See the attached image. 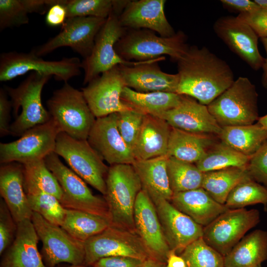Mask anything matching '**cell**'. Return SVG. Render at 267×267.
<instances>
[{
  "instance_id": "50",
  "label": "cell",
  "mask_w": 267,
  "mask_h": 267,
  "mask_svg": "<svg viewBox=\"0 0 267 267\" xmlns=\"http://www.w3.org/2000/svg\"><path fill=\"white\" fill-rule=\"evenodd\" d=\"M221 2L225 7L240 13H250L261 7L254 0H222Z\"/></svg>"
},
{
  "instance_id": "5",
  "label": "cell",
  "mask_w": 267,
  "mask_h": 267,
  "mask_svg": "<svg viewBox=\"0 0 267 267\" xmlns=\"http://www.w3.org/2000/svg\"><path fill=\"white\" fill-rule=\"evenodd\" d=\"M47 110L60 132L87 139L96 118L80 91L67 83L55 90L47 101Z\"/></svg>"
},
{
  "instance_id": "19",
  "label": "cell",
  "mask_w": 267,
  "mask_h": 267,
  "mask_svg": "<svg viewBox=\"0 0 267 267\" xmlns=\"http://www.w3.org/2000/svg\"><path fill=\"white\" fill-rule=\"evenodd\" d=\"M91 146L110 166L133 164L135 159L121 136L116 124V113L96 118L87 139Z\"/></svg>"
},
{
  "instance_id": "23",
  "label": "cell",
  "mask_w": 267,
  "mask_h": 267,
  "mask_svg": "<svg viewBox=\"0 0 267 267\" xmlns=\"http://www.w3.org/2000/svg\"><path fill=\"white\" fill-rule=\"evenodd\" d=\"M165 2V0H129L119 15L121 24L127 29H147L162 37H171L176 33L166 18Z\"/></svg>"
},
{
  "instance_id": "48",
  "label": "cell",
  "mask_w": 267,
  "mask_h": 267,
  "mask_svg": "<svg viewBox=\"0 0 267 267\" xmlns=\"http://www.w3.org/2000/svg\"><path fill=\"white\" fill-rule=\"evenodd\" d=\"M4 89H0V136L1 137L10 134L9 121L12 104Z\"/></svg>"
},
{
  "instance_id": "16",
  "label": "cell",
  "mask_w": 267,
  "mask_h": 267,
  "mask_svg": "<svg viewBox=\"0 0 267 267\" xmlns=\"http://www.w3.org/2000/svg\"><path fill=\"white\" fill-rule=\"evenodd\" d=\"M88 84L82 91L96 118L133 109L121 98L126 86L119 65L102 73Z\"/></svg>"
},
{
  "instance_id": "10",
  "label": "cell",
  "mask_w": 267,
  "mask_h": 267,
  "mask_svg": "<svg viewBox=\"0 0 267 267\" xmlns=\"http://www.w3.org/2000/svg\"><path fill=\"white\" fill-rule=\"evenodd\" d=\"M31 221L43 246L41 255L46 267L63 263L84 265V242L73 237L61 226L52 224L33 212Z\"/></svg>"
},
{
  "instance_id": "57",
  "label": "cell",
  "mask_w": 267,
  "mask_h": 267,
  "mask_svg": "<svg viewBox=\"0 0 267 267\" xmlns=\"http://www.w3.org/2000/svg\"><path fill=\"white\" fill-rule=\"evenodd\" d=\"M258 267H262V266L260 265V266H258Z\"/></svg>"
},
{
  "instance_id": "47",
  "label": "cell",
  "mask_w": 267,
  "mask_h": 267,
  "mask_svg": "<svg viewBox=\"0 0 267 267\" xmlns=\"http://www.w3.org/2000/svg\"><path fill=\"white\" fill-rule=\"evenodd\" d=\"M143 260L127 256H112L101 258L91 267H142Z\"/></svg>"
},
{
  "instance_id": "4",
  "label": "cell",
  "mask_w": 267,
  "mask_h": 267,
  "mask_svg": "<svg viewBox=\"0 0 267 267\" xmlns=\"http://www.w3.org/2000/svg\"><path fill=\"white\" fill-rule=\"evenodd\" d=\"M51 77L31 72L18 87H4L10 98L15 118L10 126L11 134L21 136L29 129L50 120L48 110L43 105L41 95L44 86Z\"/></svg>"
},
{
  "instance_id": "49",
  "label": "cell",
  "mask_w": 267,
  "mask_h": 267,
  "mask_svg": "<svg viewBox=\"0 0 267 267\" xmlns=\"http://www.w3.org/2000/svg\"><path fill=\"white\" fill-rule=\"evenodd\" d=\"M67 13L64 0H56L46 13L45 22L51 27L63 26L67 19Z\"/></svg>"
},
{
  "instance_id": "18",
  "label": "cell",
  "mask_w": 267,
  "mask_h": 267,
  "mask_svg": "<svg viewBox=\"0 0 267 267\" xmlns=\"http://www.w3.org/2000/svg\"><path fill=\"white\" fill-rule=\"evenodd\" d=\"M134 217L135 233L148 257L166 264L171 249L164 235L155 206L142 190L137 195Z\"/></svg>"
},
{
  "instance_id": "24",
  "label": "cell",
  "mask_w": 267,
  "mask_h": 267,
  "mask_svg": "<svg viewBox=\"0 0 267 267\" xmlns=\"http://www.w3.org/2000/svg\"><path fill=\"white\" fill-rule=\"evenodd\" d=\"M39 240L31 220L18 222L15 239L2 254L0 267H46L38 249Z\"/></svg>"
},
{
  "instance_id": "40",
  "label": "cell",
  "mask_w": 267,
  "mask_h": 267,
  "mask_svg": "<svg viewBox=\"0 0 267 267\" xmlns=\"http://www.w3.org/2000/svg\"><path fill=\"white\" fill-rule=\"evenodd\" d=\"M26 195L33 212L39 214L52 224L62 226L66 208L56 197L42 191L27 193Z\"/></svg>"
},
{
  "instance_id": "7",
  "label": "cell",
  "mask_w": 267,
  "mask_h": 267,
  "mask_svg": "<svg viewBox=\"0 0 267 267\" xmlns=\"http://www.w3.org/2000/svg\"><path fill=\"white\" fill-rule=\"evenodd\" d=\"M54 152L62 157L71 169L104 196L109 167L87 139H78L67 134L57 135Z\"/></svg>"
},
{
  "instance_id": "6",
  "label": "cell",
  "mask_w": 267,
  "mask_h": 267,
  "mask_svg": "<svg viewBox=\"0 0 267 267\" xmlns=\"http://www.w3.org/2000/svg\"><path fill=\"white\" fill-rule=\"evenodd\" d=\"M258 98L255 85L239 77L207 107L221 127L249 125L260 118Z\"/></svg>"
},
{
  "instance_id": "31",
  "label": "cell",
  "mask_w": 267,
  "mask_h": 267,
  "mask_svg": "<svg viewBox=\"0 0 267 267\" xmlns=\"http://www.w3.org/2000/svg\"><path fill=\"white\" fill-rule=\"evenodd\" d=\"M221 140L251 157L267 141V129L258 122L249 125L222 127Z\"/></svg>"
},
{
  "instance_id": "28",
  "label": "cell",
  "mask_w": 267,
  "mask_h": 267,
  "mask_svg": "<svg viewBox=\"0 0 267 267\" xmlns=\"http://www.w3.org/2000/svg\"><path fill=\"white\" fill-rule=\"evenodd\" d=\"M168 157L135 160L132 164L139 178L142 190L154 205L163 200L171 201L173 195L167 171Z\"/></svg>"
},
{
  "instance_id": "29",
  "label": "cell",
  "mask_w": 267,
  "mask_h": 267,
  "mask_svg": "<svg viewBox=\"0 0 267 267\" xmlns=\"http://www.w3.org/2000/svg\"><path fill=\"white\" fill-rule=\"evenodd\" d=\"M267 260V231L256 229L243 237L224 257V267H258Z\"/></svg>"
},
{
  "instance_id": "39",
  "label": "cell",
  "mask_w": 267,
  "mask_h": 267,
  "mask_svg": "<svg viewBox=\"0 0 267 267\" xmlns=\"http://www.w3.org/2000/svg\"><path fill=\"white\" fill-rule=\"evenodd\" d=\"M180 256L187 267H224V256L209 245L202 237L188 245Z\"/></svg>"
},
{
  "instance_id": "45",
  "label": "cell",
  "mask_w": 267,
  "mask_h": 267,
  "mask_svg": "<svg viewBox=\"0 0 267 267\" xmlns=\"http://www.w3.org/2000/svg\"><path fill=\"white\" fill-rule=\"evenodd\" d=\"M247 168L252 178L267 188V141L250 157Z\"/></svg>"
},
{
  "instance_id": "33",
  "label": "cell",
  "mask_w": 267,
  "mask_h": 267,
  "mask_svg": "<svg viewBox=\"0 0 267 267\" xmlns=\"http://www.w3.org/2000/svg\"><path fill=\"white\" fill-rule=\"evenodd\" d=\"M251 177L247 168L231 167L203 173L201 187L218 202L224 204L232 190Z\"/></svg>"
},
{
  "instance_id": "13",
  "label": "cell",
  "mask_w": 267,
  "mask_h": 267,
  "mask_svg": "<svg viewBox=\"0 0 267 267\" xmlns=\"http://www.w3.org/2000/svg\"><path fill=\"white\" fill-rule=\"evenodd\" d=\"M60 133L50 120L26 131L18 139L0 143V164L16 162L22 164L44 159L54 152Z\"/></svg>"
},
{
  "instance_id": "3",
  "label": "cell",
  "mask_w": 267,
  "mask_h": 267,
  "mask_svg": "<svg viewBox=\"0 0 267 267\" xmlns=\"http://www.w3.org/2000/svg\"><path fill=\"white\" fill-rule=\"evenodd\" d=\"M186 39L181 31L171 37H164L147 29H127L116 44L115 49L122 59L128 61H148L166 55L177 62L189 47L186 43Z\"/></svg>"
},
{
  "instance_id": "44",
  "label": "cell",
  "mask_w": 267,
  "mask_h": 267,
  "mask_svg": "<svg viewBox=\"0 0 267 267\" xmlns=\"http://www.w3.org/2000/svg\"><path fill=\"white\" fill-rule=\"evenodd\" d=\"M17 223L14 220L4 201L0 200V255L11 245L15 239Z\"/></svg>"
},
{
  "instance_id": "56",
  "label": "cell",
  "mask_w": 267,
  "mask_h": 267,
  "mask_svg": "<svg viewBox=\"0 0 267 267\" xmlns=\"http://www.w3.org/2000/svg\"><path fill=\"white\" fill-rule=\"evenodd\" d=\"M261 7L267 8V0H254Z\"/></svg>"
},
{
  "instance_id": "34",
  "label": "cell",
  "mask_w": 267,
  "mask_h": 267,
  "mask_svg": "<svg viewBox=\"0 0 267 267\" xmlns=\"http://www.w3.org/2000/svg\"><path fill=\"white\" fill-rule=\"evenodd\" d=\"M109 219L88 212L66 209L61 227L73 237L85 242L109 226Z\"/></svg>"
},
{
  "instance_id": "41",
  "label": "cell",
  "mask_w": 267,
  "mask_h": 267,
  "mask_svg": "<svg viewBox=\"0 0 267 267\" xmlns=\"http://www.w3.org/2000/svg\"><path fill=\"white\" fill-rule=\"evenodd\" d=\"M67 18L94 17L106 19L114 12L116 0H64Z\"/></svg>"
},
{
  "instance_id": "17",
  "label": "cell",
  "mask_w": 267,
  "mask_h": 267,
  "mask_svg": "<svg viewBox=\"0 0 267 267\" xmlns=\"http://www.w3.org/2000/svg\"><path fill=\"white\" fill-rule=\"evenodd\" d=\"M213 29L230 49L252 69L262 68L265 58L259 50V37L247 24L237 16H223L215 22Z\"/></svg>"
},
{
  "instance_id": "52",
  "label": "cell",
  "mask_w": 267,
  "mask_h": 267,
  "mask_svg": "<svg viewBox=\"0 0 267 267\" xmlns=\"http://www.w3.org/2000/svg\"><path fill=\"white\" fill-rule=\"evenodd\" d=\"M261 39L267 54L262 67L263 72L262 76V83L264 88H267V38H261Z\"/></svg>"
},
{
  "instance_id": "21",
  "label": "cell",
  "mask_w": 267,
  "mask_h": 267,
  "mask_svg": "<svg viewBox=\"0 0 267 267\" xmlns=\"http://www.w3.org/2000/svg\"><path fill=\"white\" fill-rule=\"evenodd\" d=\"M156 116L165 120L173 128L191 133L218 136L222 130L207 106L185 95L177 107Z\"/></svg>"
},
{
  "instance_id": "35",
  "label": "cell",
  "mask_w": 267,
  "mask_h": 267,
  "mask_svg": "<svg viewBox=\"0 0 267 267\" xmlns=\"http://www.w3.org/2000/svg\"><path fill=\"white\" fill-rule=\"evenodd\" d=\"M26 194L42 191L56 197L60 202L63 191L44 159L22 164Z\"/></svg>"
},
{
  "instance_id": "55",
  "label": "cell",
  "mask_w": 267,
  "mask_h": 267,
  "mask_svg": "<svg viewBox=\"0 0 267 267\" xmlns=\"http://www.w3.org/2000/svg\"><path fill=\"white\" fill-rule=\"evenodd\" d=\"M55 267H90L88 266H86L85 265H71L69 264H60L59 265H58Z\"/></svg>"
},
{
  "instance_id": "22",
  "label": "cell",
  "mask_w": 267,
  "mask_h": 267,
  "mask_svg": "<svg viewBox=\"0 0 267 267\" xmlns=\"http://www.w3.org/2000/svg\"><path fill=\"white\" fill-rule=\"evenodd\" d=\"M165 59L163 56L134 66L119 65L125 86L140 92L177 93L178 74L164 72L158 66V62Z\"/></svg>"
},
{
  "instance_id": "43",
  "label": "cell",
  "mask_w": 267,
  "mask_h": 267,
  "mask_svg": "<svg viewBox=\"0 0 267 267\" xmlns=\"http://www.w3.org/2000/svg\"><path fill=\"white\" fill-rule=\"evenodd\" d=\"M145 115L134 109L116 113V124L118 131L132 151Z\"/></svg>"
},
{
  "instance_id": "26",
  "label": "cell",
  "mask_w": 267,
  "mask_h": 267,
  "mask_svg": "<svg viewBox=\"0 0 267 267\" xmlns=\"http://www.w3.org/2000/svg\"><path fill=\"white\" fill-rule=\"evenodd\" d=\"M171 129L165 120L145 114L132 149L135 160L167 156Z\"/></svg>"
},
{
  "instance_id": "9",
  "label": "cell",
  "mask_w": 267,
  "mask_h": 267,
  "mask_svg": "<svg viewBox=\"0 0 267 267\" xmlns=\"http://www.w3.org/2000/svg\"><path fill=\"white\" fill-rule=\"evenodd\" d=\"M58 156L52 152L44 158V161L62 189V205L66 209L80 210L109 219L108 208L104 196L94 195L86 182L67 167Z\"/></svg>"
},
{
  "instance_id": "54",
  "label": "cell",
  "mask_w": 267,
  "mask_h": 267,
  "mask_svg": "<svg viewBox=\"0 0 267 267\" xmlns=\"http://www.w3.org/2000/svg\"><path fill=\"white\" fill-rule=\"evenodd\" d=\"M257 122L267 129V114L260 117Z\"/></svg>"
},
{
  "instance_id": "46",
  "label": "cell",
  "mask_w": 267,
  "mask_h": 267,
  "mask_svg": "<svg viewBox=\"0 0 267 267\" xmlns=\"http://www.w3.org/2000/svg\"><path fill=\"white\" fill-rule=\"evenodd\" d=\"M238 18L247 24L261 38H267V8L260 7L247 13H239Z\"/></svg>"
},
{
  "instance_id": "51",
  "label": "cell",
  "mask_w": 267,
  "mask_h": 267,
  "mask_svg": "<svg viewBox=\"0 0 267 267\" xmlns=\"http://www.w3.org/2000/svg\"><path fill=\"white\" fill-rule=\"evenodd\" d=\"M167 267H187L183 258L178 256L174 250H170L166 262Z\"/></svg>"
},
{
  "instance_id": "2",
  "label": "cell",
  "mask_w": 267,
  "mask_h": 267,
  "mask_svg": "<svg viewBox=\"0 0 267 267\" xmlns=\"http://www.w3.org/2000/svg\"><path fill=\"white\" fill-rule=\"evenodd\" d=\"M106 183V192L103 196L108 206L111 225L135 233L134 208L142 187L134 166L129 164L110 166Z\"/></svg>"
},
{
  "instance_id": "12",
  "label": "cell",
  "mask_w": 267,
  "mask_h": 267,
  "mask_svg": "<svg viewBox=\"0 0 267 267\" xmlns=\"http://www.w3.org/2000/svg\"><path fill=\"white\" fill-rule=\"evenodd\" d=\"M260 222L257 209H229L203 227V238L223 256Z\"/></svg>"
},
{
  "instance_id": "25",
  "label": "cell",
  "mask_w": 267,
  "mask_h": 267,
  "mask_svg": "<svg viewBox=\"0 0 267 267\" xmlns=\"http://www.w3.org/2000/svg\"><path fill=\"white\" fill-rule=\"evenodd\" d=\"M0 194L17 223L31 220L33 212L24 187L22 164L16 162L0 164Z\"/></svg>"
},
{
  "instance_id": "37",
  "label": "cell",
  "mask_w": 267,
  "mask_h": 267,
  "mask_svg": "<svg viewBox=\"0 0 267 267\" xmlns=\"http://www.w3.org/2000/svg\"><path fill=\"white\" fill-rule=\"evenodd\" d=\"M167 171L173 194L201 187L204 173L194 163L168 157Z\"/></svg>"
},
{
  "instance_id": "11",
  "label": "cell",
  "mask_w": 267,
  "mask_h": 267,
  "mask_svg": "<svg viewBox=\"0 0 267 267\" xmlns=\"http://www.w3.org/2000/svg\"><path fill=\"white\" fill-rule=\"evenodd\" d=\"M127 30L121 24L119 15L113 12L107 17L96 36L90 54L82 61L84 85L115 66H134L143 62L126 61L117 53L115 45Z\"/></svg>"
},
{
  "instance_id": "30",
  "label": "cell",
  "mask_w": 267,
  "mask_h": 267,
  "mask_svg": "<svg viewBox=\"0 0 267 267\" xmlns=\"http://www.w3.org/2000/svg\"><path fill=\"white\" fill-rule=\"evenodd\" d=\"M216 142L210 134H193L172 127L167 156L195 164Z\"/></svg>"
},
{
  "instance_id": "8",
  "label": "cell",
  "mask_w": 267,
  "mask_h": 267,
  "mask_svg": "<svg viewBox=\"0 0 267 267\" xmlns=\"http://www.w3.org/2000/svg\"><path fill=\"white\" fill-rule=\"evenodd\" d=\"M82 61L76 57L47 61L30 52L9 51L0 55V81L7 82L29 72L53 76L67 83L81 74Z\"/></svg>"
},
{
  "instance_id": "27",
  "label": "cell",
  "mask_w": 267,
  "mask_h": 267,
  "mask_svg": "<svg viewBox=\"0 0 267 267\" xmlns=\"http://www.w3.org/2000/svg\"><path fill=\"white\" fill-rule=\"evenodd\" d=\"M178 210L202 226H206L228 210L203 188L174 193L170 201Z\"/></svg>"
},
{
  "instance_id": "32",
  "label": "cell",
  "mask_w": 267,
  "mask_h": 267,
  "mask_svg": "<svg viewBox=\"0 0 267 267\" xmlns=\"http://www.w3.org/2000/svg\"><path fill=\"white\" fill-rule=\"evenodd\" d=\"M182 95L163 91L140 92L128 87L124 88L121 100L132 108L145 114L157 116L177 107Z\"/></svg>"
},
{
  "instance_id": "38",
  "label": "cell",
  "mask_w": 267,
  "mask_h": 267,
  "mask_svg": "<svg viewBox=\"0 0 267 267\" xmlns=\"http://www.w3.org/2000/svg\"><path fill=\"white\" fill-rule=\"evenodd\" d=\"M257 204H263L267 210V188L248 177L232 190L224 205L231 209L244 208Z\"/></svg>"
},
{
  "instance_id": "42",
  "label": "cell",
  "mask_w": 267,
  "mask_h": 267,
  "mask_svg": "<svg viewBox=\"0 0 267 267\" xmlns=\"http://www.w3.org/2000/svg\"><path fill=\"white\" fill-rule=\"evenodd\" d=\"M29 13L25 0H0V30L28 24Z\"/></svg>"
},
{
  "instance_id": "15",
  "label": "cell",
  "mask_w": 267,
  "mask_h": 267,
  "mask_svg": "<svg viewBox=\"0 0 267 267\" xmlns=\"http://www.w3.org/2000/svg\"><path fill=\"white\" fill-rule=\"evenodd\" d=\"M106 19L94 17L67 18L57 35L31 51L41 57L57 48L67 46L85 59L90 54L96 36Z\"/></svg>"
},
{
  "instance_id": "20",
  "label": "cell",
  "mask_w": 267,
  "mask_h": 267,
  "mask_svg": "<svg viewBox=\"0 0 267 267\" xmlns=\"http://www.w3.org/2000/svg\"><path fill=\"white\" fill-rule=\"evenodd\" d=\"M155 206L171 250L181 253L188 245L203 236V227L178 210L170 201L163 200Z\"/></svg>"
},
{
  "instance_id": "1",
  "label": "cell",
  "mask_w": 267,
  "mask_h": 267,
  "mask_svg": "<svg viewBox=\"0 0 267 267\" xmlns=\"http://www.w3.org/2000/svg\"><path fill=\"white\" fill-rule=\"evenodd\" d=\"M177 64V93L194 98L203 105L211 103L235 81L226 62L205 46H189Z\"/></svg>"
},
{
  "instance_id": "14",
  "label": "cell",
  "mask_w": 267,
  "mask_h": 267,
  "mask_svg": "<svg viewBox=\"0 0 267 267\" xmlns=\"http://www.w3.org/2000/svg\"><path fill=\"white\" fill-rule=\"evenodd\" d=\"M84 265L91 266L98 260L112 256H127L144 261L146 250L135 233L109 226L84 242Z\"/></svg>"
},
{
  "instance_id": "36",
  "label": "cell",
  "mask_w": 267,
  "mask_h": 267,
  "mask_svg": "<svg viewBox=\"0 0 267 267\" xmlns=\"http://www.w3.org/2000/svg\"><path fill=\"white\" fill-rule=\"evenodd\" d=\"M250 159L221 141L212 146L195 165L205 173L231 167L247 168Z\"/></svg>"
},
{
  "instance_id": "53",
  "label": "cell",
  "mask_w": 267,
  "mask_h": 267,
  "mask_svg": "<svg viewBox=\"0 0 267 267\" xmlns=\"http://www.w3.org/2000/svg\"><path fill=\"white\" fill-rule=\"evenodd\" d=\"M142 267H167V266L165 264L148 257L143 261Z\"/></svg>"
}]
</instances>
